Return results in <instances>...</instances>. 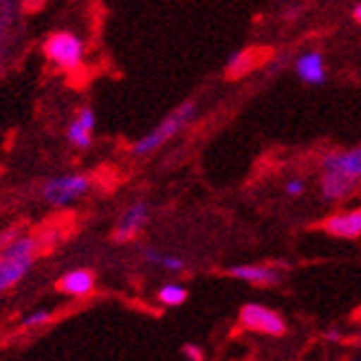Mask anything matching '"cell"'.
<instances>
[{
	"label": "cell",
	"instance_id": "9a60e30c",
	"mask_svg": "<svg viewBox=\"0 0 361 361\" xmlns=\"http://www.w3.org/2000/svg\"><path fill=\"white\" fill-rule=\"evenodd\" d=\"M251 66H254V53H251V51H236L227 60V75L229 78H240V75L249 73Z\"/></svg>",
	"mask_w": 361,
	"mask_h": 361
},
{
	"label": "cell",
	"instance_id": "e0dca14e",
	"mask_svg": "<svg viewBox=\"0 0 361 361\" xmlns=\"http://www.w3.org/2000/svg\"><path fill=\"white\" fill-rule=\"evenodd\" d=\"M53 319V313L51 311H33L31 315H27L23 319V326L25 329H40V326H47V324Z\"/></svg>",
	"mask_w": 361,
	"mask_h": 361
},
{
	"label": "cell",
	"instance_id": "277c9868",
	"mask_svg": "<svg viewBox=\"0 0 361 361\" xmlns=\"http://www.w3.org/2000/svg\"><path fill=\"white\" fill-rule=\"evenodd\" d=\"M47 60L60 71H78L84 62L86 47L84 40L73 31H58L51 33L44 42Z\"/></svg>",
	"mask_w": 361,
	"mask_h": 361
},
{
	"label": "cell",
	"instance_id": "2e32d148",
	"mask_svg": "<svg viewBox=\"0 0 361 361\" xmlns=\"http://www.w3.org/2000/svg\"><path fill=\"white\" fill-rule=\"evenodd\" d=\"M157 298L164 306H180V304H185V300H188V288L170 282V284H164L159 288Z\"/></svg>",
	"mask_w": 361,
	"mask_h": 361
},
{
	"label": "cell",
	"instance_id": "3957f363",
	"mask_svg": "<svg viewBox=\"0 0 361 361\" xmlns=\"http://www.w3.org/2000/svg\"><path fill=\"white\" fill-rule=\"evenodd\" d=\"M88 190H90L88 174L68 172V174H60V176L44 180L40 194H42V201L49 203L51 207H68L78 203L80 198H84Z\"/></svg>",
	"mask_w": 361,
	"mask_h": 361
},
{
	"label": "cell",
	"instance_id": "ba28073f",
	"mask_svg": "<svg viewBox=\"0 0 361 361\" xmlns=\"http://www.w3.org/2000/svg\"><path fill=\"white\" fill-rule=\"evenodd\" d=\"M357 188H359V178H353L337 170H324L319 180L322 196L326 201H344V198H350L357 192Z\"/></svg>",
	"mask_w": 361,
	"mask_h": 361
},
{
	"label": "cell",
	"instance_id": "4fadbf2b",
	"mask_svg": "<svg viewBox=\"0 0 361 361\" xmlns=\"http://www.w3.org/2000/svg\"><path fill=\"white\" fill-rule=\"evenodd\" d=\"M58 288L64 295L84 298L88 293H93L95 276H93V271H88V269H73V271H68V274H64L60 278Z\"/></svg>",
	"mask_w": 361,
	"mask_h": 361
},
{
	"label": "cell",
	"instance_id": "6da1fadb",
	"mask_svg": "<svg viewBox=\"0 0 361 361\" xmlns=\"http://www.w3.org/2000/svg\"><path fill=\"white\" fill-rule=\"evenodd\" d=\"M38 240L31 233H18L0 249V293H7L20 284L35 262Z\"/></svg>",
	"mask_w": 361,
	"mask_h": 361
},
{
	"label": "cell",
	"instance_id": "ffe728a7",
	"mask_svg": "<svg viewBox=\"0 0 361 361\" xmlns=\"http://www.w3.org/2000/svg\"><path fill=\"white\" fill-rule=\"evenodd\" d=\"M326 339H331V341H339V339H341V335H339L337 331H329V333H326Z\"/></svg>",
	"mask_w": 361,
	"mask_h": 361
},
{
	"label": "cell",
	"instance_id": "5b68a950",
	"mask_svg": "<svg viewBox=\"0 0 361 361\" xmlns=\"http://www.w3.org/2000/svg\"><path fill=\"white\" fill-rule=\"evenodd\" d=\"M240 326L251 333H262L271 337H280L286 333V322L280 313L262 304H245L240 309Z\"/></svg>",
	"mask_w": 361,
	"mask_h": 361
},
{
	"label": "cell",
	"instance_id": "52a82bcc",
	"mask_svg": "<svg viewBox=\"0 0 361 361\" xmlns=\"http://www.w3.org/2000/svg\"><path fill=\"white\" fill-rule=\"evenodd\" d=\"M93 133H95V111L90 106H82L68 123L66 139L73 148L86 150L93 143Z\"/></svg>",
	"mask_w": 361,
	"mask_h": 361
},
{
	"label": "cell",
	"instance_id": "7c38bea8",
	"mask_svg": "<svg viewBox=\"0 0 361 361\" xmlns=\"http://www.w3.org/2000/svg\"><path fill=\"white\" fill-rule=\"evenodd\" d=\"M295 73L306 84H324L326 82V66H324V58L319 51H306L295 62Z\"/></svg>",
	"mask_w": 361,
	"mask_h": 361
},
{
	"label": "cell",
	"instance_id": "7402d4cb",
	"mask_svg": "<svg viewBox=\"0 0 361 361\" xmlns=\"http://www.w3.org/2000/svg\"><path fill=\"white\" fill-rule=\"evenodd\" d=\"M357 317H361V309H359V313H357Z\"/></svg>",
	"mask_w": 361,
	"mask_h": 361
},
{
	"label": "cell",
	"instance_id": "7a4b0ae2",
	"mask_svg": "<svg viewBox=\"0 0 361 361\" xmlns=\"http://www.w3.org/2000/svg\"><path fill=\"white\" fill-rule=\"evenodd\" d=\"M194 117H196V102L188 99L183 104H178L174 111L166 119H161L159 126H154L148 135H143L141 139H137L133 143L130 152L135 157H148V154L157 152L159 148H164L168 141H172L176 135L183 133Z\"/></svg>",
	"mask_w": 361,
	"mask_h": 361
},
{
	"label": "cell",
	"instance_id": "8fae6325",
	"mask_svg": "<svg viewBox=\"0 0 361 361\" xmlns=\"http://www.w3.org/2000/svg\"><path fill=\"white\" fill-rule=\"evenodd\" d=\"M324 170H337L353 178H361V146L350 150H335L322 159Z\"/></svg>",
	"mask_w": 361,
	"mask_h": 361
},
{
	"label": "cell",
	"instance_id": "44dd1931",
	"mask_svg": "<svg viewBox=\"0 0 361 361\" xmlns=\"http://www.w3.org/2000/svg\"><path fill=\"white\" fill-rule=\"evenodd\" d=\"M355 20H357L359 25H361V5H359V7L355 9Z\"/></svg>",
	"mask_w": 361,
	"mask_h": 361
},
{
	"label": "cell",
	"instance_id": "ac0fdd59",
	"mask_svg": "<svg viewBox=\"0 0 361 361\" xmlns=\"http://www.w3.org/2000/svg\"><path fill=\"white\" fill-rule=\"evenodd\" d=\"M304 190H306V185L302 178H291V180H286V185H284V192L288 196H302Z\"/></svg>",
	"mask_w": 361,
	"mask_h": 361
},
{
	"label": "cell",
	"instance_id": "5bb4252c",
	"mask_svg": "<svg viewBox=\"0 0 361 361\" xmlns=\"http://www.w3.org/2000/svg\"><path fill=\"white\" fill-rule=\"evenodd\" d=\"M143 258H146V262H150L154 267L172 271V274H178V271L185 269V260L183 258L172 256V254H161V251H157V249H146V251H143Z\"/></svg>",
	"mask_w": 361,
	"mask_h": 361
},
{
	"label": "cell",
	"instance_id": "30bf717a",
	"mask_svg": "<svg viewBox=\"0 0 361 361\" xmlns=\"http://www.w3.org/2000/svg\"><path fill=\"white\" fill-rule=\"evenodd\" d=\"M229 276L256 286H276L282 280L280 271L271 264H236L229 269Z\"/></svg>",
	"mask_w": 361,
	"mask_h": 361
},
{
	"label": "cell",
	"instance_id": "9c48e42d",
	"mask_svg": "<svg viewBox=\"0 0 361 361\" xmlns=\"http://www.w3.org/2000/svg\"><path fill=\"white\" fill-rule=\"evenodd\" d=\"M322 229L335 238H359L361 236V207L333 214L322 223Z\"/></svg>",
	"mask_w": 361,
	"mask_h": 361
},
{
	"label": "cell",
	"instance_id": "8992f818",
	"mask_svg": "<svg viewBox=\"0 0 361 361\" xmlns=\"http://www.w3.org/2000/svg\"><path fill=\"white\" fill-rule=\"evenodd\" d=\"M150 216V207L146 201H135L133 205H128L123 209V214L119 216V221L115 225V240L117 243H128L135 236H139V231L146 227Z\"/></svg>",
	"mask_w": 361,
	"mask_h": 361
},
{
	"label": "cell",
	"instance_id": "d6986e66",
	"mask_svg": "<svg viewBox=\"0 0 361 361\" xmlns=\"http://www.w3.org/2000/svg\"><path fill=\"white\" fill-rule=\"evenodd\" d=\"M183 355L188 357V361H205V359H203V353H201V348L194 346V344H185V348H183Z\"/></svg>",
	"mask_w": 361,
	"mask_h": 361
}]
</instances>
